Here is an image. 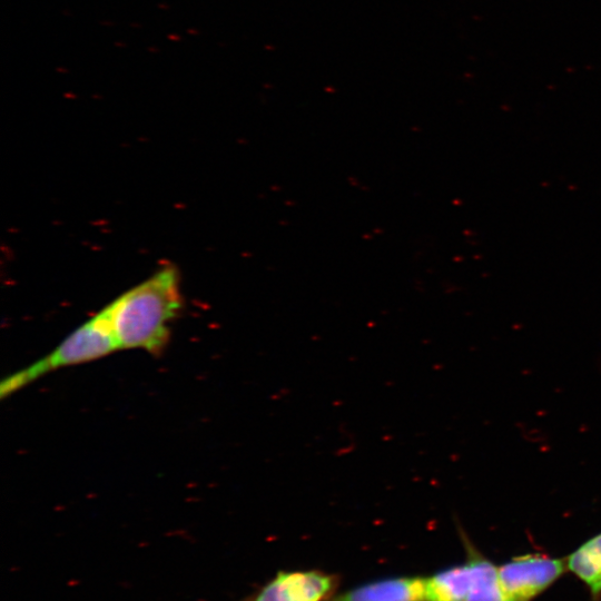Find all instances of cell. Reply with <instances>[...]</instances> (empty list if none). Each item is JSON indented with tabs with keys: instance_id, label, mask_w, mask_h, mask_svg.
I'll use <instances>...</instances> for the list:
<instances>
[{
	"instance_id": "1",
	"label": "cell",
	"mask_w": 601,
	"mask_h": 601,
	"mask_svg": "<svg viewBox=\"0 0 601 601\" xmlns=\"http://www.w3.org/2000/svg\"><path fill=\"white\" fill-rule=\"evenodd\" d=\"M183 307L180 276L167 265L111 302L108 312L120 348L159 354L168 344L170 325Z\"/></svg>"
},
{
	"instance_id": "2",
	"label": "cell",
	"mask_w": 601,
	"mask_h": 601,
	"mask_svg": "<svg viewBox=\"0 0 601 601\" xmlns=\"http://www.w3.org/2000/svg\"><path fill=\"white\" fill-rule=\"evenodd\" d=\"M119 349L106 307L66 337L50 354L2 381L6 397L61 367L90 362Z\"/></svg>"
},
{
	"instance_id": "3",
	"label": "cell",
	"mask_w": 601,
	"mask_h": 601,
	"mask_svg": "<svg viewBox=\"0 0 601 601\" xmlns=\"http://www.w3.org/2000/svg\"><path fill=\"white\" fill-rule=\"evenodd\" d=\"M341 577L318 569L278 571L239 601H332Z\"/></svg>"
},
{
	"instance_id": "4",
	"label": "cell",
	"mask_w": 601,
	"mask_h": 601,
	"mask_svg": "<svg viewBox=\"0 0 601 601\" xmlns=\"http://www.w3.org/2000/svg\"><path fill=\"white\" fill-rule=\"evenodd\" d=\"M566 569L565 560L531 553L513 558L499 566V578L506 601H531Z\"/></svg>"
},
{
	"instance_id": "5",
	"label": "cell",
	"mask_w": 601,
	"mask_h": 601,
	"mask_svg": "<svg viewBox=\"0 0 601 601\" xmlns=\"http://www.w3.org/2000/svg\"><path fill=\"white\" fill-rule=\"evenodd\" d=\"M332 601H427L425 577H390L354 587Z\"/></svg>"
},
{
	"instance_id": "6",
	"label": "cell",
	"mask_w": 601,
	"mask_h": 601,
	"mask_svg": "<svg viewBox=\"0 0 601 601\" xmlns=\"http://www.w3.org/2000/svg\"><path fill=\"white\" fill-rule=\"evenodd\" d=\"M457 529L472 572V583L466 601H506L499 578V568L474 546L460 524Z\"/></svg>"
},
{
	"instance_id": "7",
	"label": "cell",
	"mask_w": 601,
	"mask_h": 601,
	"mask_svg": "<svg viewBox=\"0 0 601 601\" xmlns=\"http://www.w3.org/2000/svg\"><path fill=\"white\" fill-rule=\"evenodd\" d=\"M425 581L427 601H466L472 583L471 566L466 561L425 577Z\"/></svg>"
},
{
	"instance_id": "8",
	"label": "cell",
	"mask_w": 601,
	"mask_h": 601,
	"mask_svg": "<svg viewBox=\"0 0 601 601\" xmlns=\"http://www.w3.org/2000/svg\"><path fill=\"white\" fill-rule=\"evenodd\" d=\"M566 568L590 590L594 601L601 600V533L591 538L572 552Z\"/></svg>"
}]
</instances>
